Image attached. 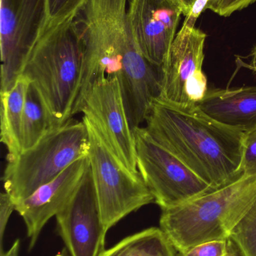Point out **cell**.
Wrapping results in <instances>:
<instances>
[{
    "mask_svg": "<svg viewBox=\"0 0 256 256\" xmlns=\"http://www.w3.org/2000/svg\"><path fill=\"white\" fill-rule=\"evenodd\" d=\"M146 129L213 190L241 174L244 132L218 122L197 105L174 106L156 98Z\"/></svg>",
    "mask_w": 256,
    "mask_h": 256,
    "instance_id": "obj_1",
    "label": "cell"
},
{
    "mask_svg": "<svg viewBox=\"0 0 256 256\" xmlns=\"http://www.w3.org/2000/svg\"><path fill=\"white\" fill-rule=\"evenodd\" d=\"M84 46L69 18L45 26L21 72L40 96L51 129L72 120L82 74Z\"/></svg>",
    "mask_w": 256,
    "mask_h": 256,
    "instance_id": "obj_2",
    "label": "cell"
},
{
    "mask_svg": "<svg viewBox=\"0 0 256 256\" xmlns=\"http://www.w3.org/2000/svg\"><path fill=\"white\" fill-rule=\"evenodd\" d=\"M256 202V171L172 208L159 225L177 251L230 236Z\"/></svg>",
    "mask_w": 256,
    "mask_h": 256,
    "instance_id": "obj_3",
    "label": "cell"
},
{
    "mask_svg": "<svg viewBox=\"0 0 256 256\" xmlns=\"http://www.w3.org/2000/svg\"><path fill=\"white\" fill-rule=\"evenodd\" d=\"M75 21L82 39L84 58L73 116L81 112L98 80L117 76L122 50L131 34L126 0H87Z\"/></svg>",
    "mask_w": 256,
    "mask_h": 256,
    "instance_id": "obj_4",
    "label": "cell"
},
{
    "mask_svg": "<svg viewBox=\"0 0 256 256\" xmlns=\"http://www.w3.org/2000/svg\"><path fill=\"white\" fill-rule=\"evenodd\" d=\"M88 153L87 126L83 120L72 118L49 130L34 146L8 161L3 178L5 191L16 204Z\"/></svg>",
    "mask_w": 256,
    "mask_h": 256,
    "instance_id": "obj_5",
    "label": "cell"
},
{
    "mask_svg": "<svg viewBox=\"0 0 256 256\" xmlns=\"http://www.w3.org/2000/svg\"><path fill=\"white\" fill-rule=\"evenodd\" d=\"M88 130L90 168L106 233L132 212L154 202L139 172H132L112 153L93 121L84 115Z\"/></svg>",
    "mask_w": 256,
    "mask_h": 256,
    "instance_id": "obj_6",
    "label": "cell"
},
{
    "mask_svg": "<svg viewBox=\"0 0 256 256\" xmlns=\"http://www.w3.org/2000/svg\"><path fill=\"white\" fill-rule=\"evenodd\" d=\"M137 166L162 210L172 208L214 190L175 155L159 144L146 128L134 129Z\"/></svg>",
    "mask_w": 256,
    "mask_h": 256,
    "instance_id": "obj_7",
    "label": "cell"
},
{
    "mask_svg": "<svg viewBox=\"0 0 256 256\" xmlns=\"http://www.w3.org/2000/svg\"><path fill=\"white\" fill-rule=\"evenodd\" d=\"M195 24L186 18L160 68V93L157 98L174 106L197 105L208 91L202 70L207 34L195 28Z\"/></svg>",
    "mask_w": 256,
    "mask_h": 256,
    "instance_id": "obj_8",
    "label": "cell"
},
{
    "mask_svg": "<svg viewBox=\"0 0 256 256\" xmlns=\"http://www.w3.org/2000/svg\"><path fill=\"white\" fill-rule=\"evenodd\" d=\"M48 22L47 0H1V90L10 91Z\"/></svg>",
    "mask_w": 256,
    "mask_h": 256,
    "instance_id": "obj_9",
    "label": "cell"
},
{
    "mask_svg": "<svg viewBox=\"0 0 256 256\" xmlns=\"http://www.w3.org/2000/svg\"><path fill=\"white\" fill-rule=\"evenodd\" d=\"M81 112L96 124L112 153L132 172L137 166L135 134L126 114L117 76L98 80L84 102Z\"/></svg>",
    "mask_w": 256,
    "mask_h": 256,
    "instance_id": "obj_10",
    "label": "cell"
},
{
    "mask_svg": "<svg viewBox=\"0 0 256 256\" xmlns=\"http://www.w3.org/2000/svg\"><path fill=\"white\" fill-rule=\"evenodd\" d=\"M59 236L72 256H99L104 228L90 167L70 200L56 215Z\"/></svg>",
    "mask_w": 256,
    "mask_h": 256,
    "instance_id": "obj_11",
    "label": "cell"
},
{
    "mask_svg": "<svg viewBox=\"0 0 256 256\" xmlns=\"http://www.w3.org/2000/svg\"><path fill=\"white\" fill-rule=\"evenodd\" d=\"M182 14L174 0L130 2L127 20L132 38L144 58L156 67L166 61Z\"/></svg>",
    "mask_w": 256,
    "mask_h": 256,
    "instance_id": "obj_12",
    "label": "cell"
},
{
    "mask_svg": "<svg viewBox=\"0 0 256 256\" xmlns=\"http://www.w3.org/2000/svg\"><path fill=\"white\" fill-rule=\"evenodd\" d=\"M89 167L88 156L78 160L54 180L15 204V210L27 227L29 250L34 248L47 222L56 216L75 194Z\"/></svg>",
    "mask_w": 256,
    "mask_h": 256,
    "instance_id": "obj_13",
    "label": "cell"
},
{
    "mask_svg": "<svg viewBox=\"0 0 256 256\" xmlns=\"http://www.w3.org/2000/svg\"><path fill=\"white\" fill-rule=\"evenodd\" d=\"M197 106L228 127L243 132L256 129V86L208 90Z\"/></svg>",
    "mask_w": 256,
    "mask_h": 256,
    "instance_id": "obj_14",
    "label": "cell"
},
{
    "mask_svg": "<svg viewBox=\"0 0 256 256\" xmlns=\"http://www.w3.org/2000/svg\"><path fill=\"white\" fill-rule=\"evenodd\" d=\"M30 81L21 76L13 88L1 94V142L8 150L7 161L23 152V116Z\"/></svg>",
    "mask_w": 256,
    "mask_h": 256,
    "instance_id": "obj_15",
    "label": "cell"
},
{
    "mask_svg": "<svg viewBox=\"0 0 256 256\" xmlns=\"http://www.w3.org/2000/svg\"><path fill=\"white\" fill-rule=\"evenodd\" d=\"M177 252L161 228L152 227L125 238L99 256H175Z\"/></svg>",
    "mask_w": 256,
    "mask_h": 256,
    "instance_id": "obj_16",
    "label": "cell"
},
{
    "mask_svg": "<svg viewBox=\"0 0 256 256\" xmlns=\"http://www.w3.org/2000/svg\"><path fill=\"white\" fill-rule=\"evenodd\" d=\"M51 129L40 96L33 86L30 84L23 116V150L34 146Z\"/></svg>",
    "mask_w": 256,
    "mask_h": 256,
    "instance_id": "obj_17",
    "label": "cell"
},
{
    "mask_svg": "<svg viewBox=\"0 0 256 256\" xmlns=\"http://www.w3.org/2000/svg\"><path fill=\"white\" fill-rule=\"evenodd\" d=\"M229 237L242 256H256V202L234 227Z\"/></svg>",
    "mask_w": 256,
    "mask_h": 256,
    "instance_id": "obj_18",
    "label": "cell"
},
{
    "mask_svg": "<svg viewBox=\"0 0 256 256\" xmlns=\"http://www.w3.org/2000/svg\"><path fill=\"white\" fill-rule=\"evenodd\" d=\"M175 256H242L231 238L211 240L192 246L185 251H177Z\"/></svg>",
    "mask_w": 256,
    "mask_h": 256,
    "instance_id": "obj_19",
    "label": "cell"
},
{
    "mask_svg": "<svg viewBox=\"0 0 256 256\" xmlns=\"http://www.w3.org/2000/svg\"><path fill=\"white\" fill-rule=\"evenodd\" d=\"M87 0H47L48 22L56 25L69 18H75Z\"/></svg>",
    "mask_w": 256,
    "mask_h": 256,
    "instance_id": "obj_20",
    "label": "cell"
},
{
    "mask_svg": "<svg viewBox=\"0 0 256 256\" xmlns=\"http://www.w3.org/2000/svg\"><path fill=\"white\" fill-rule=\"evenodd\" d=\"M256 171V129L244 132L240 174Z\"/></svg>",
    "mask_w": 256,
    "mask_h": 256,
    "instance_id": "obj_21",
    "label": "cell"
},
{
    "mask_svg": "<svg viewBox=\"0 0 256 256\" xmlns=\"http://www.w3.org/2000/svg\"><path fill=\"white\" fill-rule=\"evenodd\" d=\"M255 2L256 0H208L204 10L209 9L219 16H228Z\"/></svg>",
    "mask_w": 256,
    "mask_h": 256,
    "instance_id": "obj_22",
    "label": "cell"
},
{
    "mask_svg": "<svg viewBox=\"0 0 256 256\" xmlns=\"http://www.w3.org/2000/svg\"><path fill=\"white\" fill-rule=\"evenodd\" d=\"M15 210V204L7 192H3L0 196V240L1 250L3 249V238L9 218L12 212Z\"/></svg>",
    "mask_w": 256,
    "mask_h": 256,
    "instance_id": "obj_23",
    "label": "cell"
},
{
    "mask_svg": "<svg viewBox=\"0 0 256 256\" xmlns=\"http://www.w3.org/2000/svg\"><path fill=\"white\" fill-rule=\"evenodd\" d=\"M174 1L177 2L180 4L182 10H183V15L187 16L192 12L197 0H174Z\"/></svg>",
    "mask_w": 256,
    "mask_h": 256,
    "instance_id": "obj_24",
    "label": "cell"
},
{
    "mask_svg": "<svg viewBox=\"0 0 256 256\" xmlns=\"http://www.w3.org/2000/svg\"><path fill=\"white\" fill-rule=\"evenodd\" d=\"M20 251V240H15L10 249L9 250L4 252L1 250V255L0 256H19Z\"/></svg>",
    "mask_w": 256,
    "mask_h": 256,
    "instance_id": "obj_25",
    "label": "cell"
},
{
    "mask_svg": "<svg viewBox=\"0 0 256 256\" xmlns=\"http://www.w3.org/2000/svg\"><path fill=\"white\" fill-rule=\"evenodd\" d=\"M249 56L251 58L250 64L249 66V68L256 73V44L254 45Z\"/></svg>",
    "mask_w": 256,
    "mask_h": 256,
    "instance_id": "obj_26",
    "label": "cell"
},
{
    "mask_svg": "<svg viewBox=\"0 0 256 256\" xmlns=\"http://www.w3.org/2000/svg\"><path fill=\"white\" fill-rule=\"evenodd\" d=\"M56 256H71V254H69V251H68V250L66 249V248H63V250H62L61 252H59L58 254H57Z\"/></svg>",
    "mask_w": 256,
    "mask_h": 256,
    "instance_id": "obj_27",
    "label": "cell"
}]
</instances>
